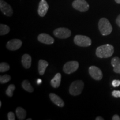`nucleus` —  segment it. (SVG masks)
<instances>
[{"label": "nucleus", "instance_id": "24", "mask_svg": "<svg viewBox=\"0 0 120 120\" xmlns=\"http://www.w3.org/2000/svg\"><path fill=\"white\" fill-rule=\"evenodd\" d=\"M7 117H8V120H15V119H16L15 114L12 112H9L8 115H7Z\"/></svg>", "mask_w": 120, "mask_h": 120}, {"label": "nucleus", "instance_id": "5", "mask_svg": "<svg viewBox=\"0 0 120 120\" xmlns=\"http://www.w3.org/2000/svg\"><path fill=\"white\" fill-rule=\"evenodd\" d=\"M79 67V64L77 61H69L64 64L63 71L67 74H71L77 70Z\"/></svg>", "mask_w": 120, "mask_h": 120}, {"label": "nucleus", "instance_id": "21", "mask_svg": "<svg viewBox=\"0 0 120 120\" xmlns=\"http://www.w3.org/2000/svg\"><path fill=\"white\" fill-rule=\"evenodd\" d=\"M15 88H16V86H15V85H13V84L10 85L7 88L6 91V94H7V96H8L9 97H12L13 91H15Z\"/></svg>", "mask_w": 120, "mask_h": 120}, {"label": "nucleus", "instance_id": "31", "mask_svg": "<svg viewBox=\"0 0 120 120\" xmlns=\"http://www.w3.org/2000/svg\"><path fill=\"white\" fill-rule=\"evenodd\" d=\"M115 1H116V2L117 3V4H120V0H115Z\"/></svg>", "mask_w": 120, "mask_h": 120}, {"label": "nucleus", "instance_id": "33", "mask_svg": "<svg viewBox=\"0 0 120 120\" xmlns=\"http://www.w3.org/2000/svg\"><path fill=\"white\" fill-rule=\"evenodd\" d=\"M32 120V118H28L27 120Z\"/></svg>", "mask_w": 120, "mask_h": 120}, {"label": "nucleus", "instance_id": "9", "mask_svg": "<svg viewBox=\"0 0 120 120\" xmlns=\"http://www.w3.org/2000/svg\"><path fill=\"white\" fill-rule=\"evenodd\" d=\"M22 42L19 39H13L10 40L6 45V47L10 51H16L22 46Z\"/></svg>", "mask_w": 120, "mask_h": 120}, {"label": "nucleus", "instance_id": "29", "mask_svg": "<svg viewBox=\"0 0 120 120\" xmlns=\"http://www.w3.org/2000/svg\"><path fill=\"white\" fill-rule=\"evenodd\" d=\"M104 119L102 117H100V116H98L96 118V120H103Z\"/></svg>", "mask_w": 120, "mask_h": 120}, {"label": "nucleus", "instance_id": "13", "mask_svg": "<svg viewBox=\"0 0 120 120\" xmlns=\"http://www.w3.org/2000/svg\"><path fill=\"white\" fill-rule=\"evenodd\" d=\"M49 96L52 102L55 103L57 106H59L60 107H62L64 106V103L62 99L57 94H53V93H51V94H49Z\"/></svg>", "mask_w": 120, "mask_h": 120}, {"label": "nucleus", "instance_id": "10", "mask_svg": "<svg viewBox=\"0 0 120 120\" xmlns=\"http://www.w3.org/2000/svg\"><path fill=\"white\" fill-rule=\"evenodd\" d=\"M0 8L2 12L7 16H11L13 14V10L11 6L5 1H0Z\"/></svg>", "mask_w": 120, "mask_h": 120}, {"label": "nucleus", "instance_id": "18", "mask_svg": "<svg viewBox=\"0 0 120 120\" xmlns=\"http://www.w3.org/2000/svg\"><path fill=\"white\" fill-rule=\"evenodd\" d=\"M16 113L19 120H24L26 117V111L22 107H17L16 109Z\"/></svg>", "mask_w": 120, "mask_h": 120}, {"label": "nucleus", "instance_id": "4", "mask_svg": "<svg viewBox=\"0 0 120 120\" xmlns=\"http://www.w3.org/2000/svg\"><path fill=\"white\" fill-rule=\"evenodd\" d=\"M74 42L79 47H88L92 44L90 38L83 35H76L74 38Z\"/></svg>", "mask_w": 120, "mask_h": 120}, {"label": "nucleus", "instance_id": "15", "mask_svg": "<svg viewBox=\"0 0 120 120\" xmlns=\"http://www.w3.org/2000/svg\"><path fill=\"white\" fill-rule=\"evenodd\" d=\"M49 66V63L43 60H40L38 62V72L40 75L42 76L44 75L46 68Z\"/></svg>", "mask_w": 120, "mask_h": 120}, {"label": "nucleus", "instance_id": "23", "mask_svg": "<svg viewBox=\"0 0 120 120\" xmlns=\"http://www.w3.org/2000/svg\"><path fill=\"white\" fill-rule=\"evenodd\" d=\"M11 79V77L10 75H4L3 76H1L0 77V83L4 84L7 83Z\"/></svg>", "mask_w": 120, "mask_h": 120}, {"label": "nucleus", "instance_id": "1", "mask_svg": "<svg viewBox=\"0 0 120 120\" xmlns=\"http://www.w3.org/2000/svg\"><path fill=\"white\" fill-rule=\"evenodd\" d=\"M113 52V46L111 45L107 44L97 47L96 51V55L99 58H108L111 57Z\"/></svg>", "mask_w": 120, "mask_h": 120}, {"label": "nucleus", "instance_id": "32", "mask_svg": "<svg viewBox=\"0 0 120 120\" xmlns=\"http://www.w3.org/2000/svg\"><path fill=\"white\" fill-rule=\"evenodd\" d=\"M1 106H2V102H1V101H0V107H1Z\"/></svg>", "mask_w": 120, "mask_h": 120}, {"label": "nucleus", "instance_id": "22", "mask_svg": "<svg viewBox=\"0 0 120 120\" xmlns=\"http://www.w3.org/2000/svg\"><path fill=\"white\" fill-rule=\"evenodd\" d=\"M10 65L6 62H2L0 64V72H5L10 70Z\"/></svg>", "mask_w": 120, "mask_h": 120}, {"label": "nucleus", "instance_id": "30", "mask_svg": "<svg viewBox=\"0 0 120 120\" xmlns=\"http://www.w3.org/2000/svg\"><path fill=\"white\" fill-rule=\"evenodd\" d=\"M42 82V80L41 79H38V80H37V83L38 84H40Z\"/></svg>", "mask_w": 120, "mask_h": 120}, {"label": "nucleus", "instance_id": "7", "mask_svg": "<svg viewBox=\"0 0 120 120\" xmlns=\"http://www.w3.org/2000/svg\"><path fill=\"white\" fill-rule=\"evenodd\" d=\"M73 8L80 12H86L89 9V4L85 0H75L72 3Z\"/></svg>", "mask_w": 120, "mask_h": 120}, {"label": "nucleus", "instance_id": "2", "mask_svg": "<svg viewBox=\"0 0 120 120\" xmlns=\"http://www.w3.org/2000/svg\"><path fill=\"white\" fill-rule=\"evenodd\" d=\"M98 28L103 36H107L112 32V27L110 22L106 18H102L98 22Z\"/></svg>", "mask_w": 120, "mask_h": 120}, {"label": "nucleus", "instance_id": "25", "mask_svg": "<svg viewBox=\"0 0 120 120\" xmlns=\"http://www.w3.org/2000/svg\"><path fill=\"white\" fill-rule=\"evenodd\" d=\"M112 85L114 87H116L119 86L120 85V81L117 80V79H115L112 82Z\"/></svg>", "mask_w": 120, "mask_h": 120}, {"label": "nucleus", "instance_id": "8", "mask_svg": "<svg viewBox=\"0 0 120 120\" xmlns=\"http://www.w3.org/2000/svg\"><path fill=\"white\" fill-rule=\"evenodd\" d=\"M88 72H89L90 76L95 80L100 81L102 79L103 74L102 71L96 66H92L90 67L88 69Z\"/></svg>", "mask_w": 120, "mask_h": 120}, {"label": "nucleus", "instance_id": "19", "mask_svg": "<svg viewBox=\"0 0 120 120\" xmlns=\"http://www.w3.org/2000/svg\"><path fill=\"white\" fill-rule=\"evenodd\" d=\"M22 87L24 90L28 92H34V88L31 86L30 82L28 80H24L22 83Z\"/></svg>", "mask_w": 120, "mask_h": 120}, {"label": "nucleus", "instance_id": "3", "mask_svg": "<svg viewBox=\"0 0 120 120\" xmlns=\"http://www.w3.org/2000/svg\"><path fill=\"white\" fill-rule=\"evenodd\" d=\"M84 87V83L82 81L77 80L71 84L69 89L70 94L72 96H78L81 94Z\"/></svg>", "mask_w": 120, "mask_h": 120}, {"label": "nucleus", "instance_id": "28", "mask_svg": "<svg viewBox=\"0 0 120 120\" xmlns=\"http://www.w3.org/2000/svg\"><path fill=\"white\" fill-rule=\"evenodd\" d=\"M112 120H120V116L117 115H115L112 117Z\"/></svg>", "mask_w": 120, "mask_h": 120}, {"label": "nucleus", "instance_id": "14", "mask_svg": "<svg viewBox=\"0 0 120 120\" xmlns=\"http://www.w3.org/2000/svg\"><path fill=\"white\" fill-rule=\"evenodd\" d=\"M21 62L24 68L28 69L31 66L32 58H31V56L28 54H25L22 57Z\"/></svg>", "mask_w": 120, "mask_h": 120}, {"label": "nucleus", "instance_id": "16", "mask_svg": "<svg viewBox=\"0 0 120 120\" xmlns=\"http://www.w3.org/2000/svg\"><path fill=\"white\" fill-rule=\"evenodd\" d=\"M111 64L113 67L114 72L120 74V58L117 57H113L111 60Z\"/></svg>", "mask_w": 120, "mask_h": 120}, {"label": "nucleus", "instance_id": "17", "mask_svg": "<svg viewBox=\"0 0 120 120\" xmlns=\"http://www.w3.org/2000/svg\"><path fill=\"white\" fill-rule=\"evenodd\" d=\"M61 81V73H57L54 76V77L51 81V85L53 88H58L60 86Z\"/></svg>", "mask_w": 120, "mask_h": 120}, {"label": "nucleus", "instance_id": "6", "mask_svg": "<svg viewBox=\"0 0 120 120\" xmlns=\"http://www.w3.org/2000/svg\"><path fill=\"white\" fill-rule=\"evenodd\" d=\"M53 34L57 38L65 39L71 36V31L67 28L60 27L54 30Z\"/></svg>", "mask_w": 120, "mask_h": 120}, {"label": "nucleus", "instance_id": "27", "mask_svg": "<svg viewBox=\"0 0 120 120\" xmlns=\"http://www.w3.org/2000/svg\"><path fill=\"white\" fill-rule=\"evenodd\" d=\"M116 23L117 25H118V26L120 27V14L118 15V17H117L116 19Z\"/></svg>", "mask_w": 120, "mask_h": 120}, {"label": "nucleus", "instance_id": "11", "mask_svg": "<svg viewBox=\"0 0 120 120\" xmlns=\"http://www.w3.org/2000/svg\"><path fill=\"white\" fill-rule=\"evenodd\" d=\"M49 10V4L45 0H41L39 3L38 13L41 17H44Z\"/></svg>", "mask_w": 120, "mask_h": 120}, {"label": "nucleus", "instance_id": "26", "mask_svg": "<svg viewBox=\"0 0 120 120\" xmlns=\"http://www.w3.org/2000/svg\"><path fill=\"white\" fill-rule=\"evenodd\" d=\"M112 94L113 97H120V91H112Z\"/></svg>", "mask_w": 120, "mask_h": 120}, {"label": "nucleus", "instance_id": "20", "mask_svg": "<svg viewBox=\"0 0 120 120\" xmlns=\"http://www.w3.org/2000/svg\"><path fill=\"white\" fill-rule=\"evenodd\" d=\"M10 31V28L8 26L4 25V24H1L0 25V34L1 36L5 35L8 34Z\"/></svg>", "mask_w": 120, "mask_h": 120}, {"label": "nucleus", "instance_id": "12", "mask_svg": "<svg viewBox=\"0 0 120 120\" xmlns=\"http://www.w3.org/2000/svg\"><path fill=\"white\" fill-rule=\"evenodd\" d=\"M38 40L40 42L47 45H51L54 43L53 38L47 34H41L38 35Z\"/></svg>", "mask_w": 120, "mask_h": 120}]
</instances>
